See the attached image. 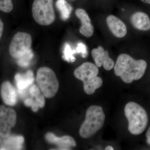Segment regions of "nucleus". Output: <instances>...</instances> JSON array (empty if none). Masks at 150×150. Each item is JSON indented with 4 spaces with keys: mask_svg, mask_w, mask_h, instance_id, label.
Masks as SVG:
<instances>
[{
    "mask_svg": "<svg viewBox=\"0 0 150 150\" xmlns=\"http://www.w3.org/2000/svg\"><path fill=\"white\" fill-rule=\"evenodd\" d=\"M45 137L46 140L49 143L57 145L59 149L69 150L71 147L76 146L74 139L69 136L59 137H56L53 133L49 132L46 134Z\"/></svg>",
    "mask_w": 150,
    "mask_h": 150,
    "instance_id": "obj_12",
    "label": "nucleus"
},
{
    "mask_svg": "<svg viewBox=\"0 0 150 150\" xmlns=\"http://www.w3.org/2000/svg\"><path fill=\"white\" fill-rule=\"evenodd\" d=\"M105 149V150H114V149H113V148L111 146H109L106 147Z\"/></svg>",
    "mask_w": 150,
    "mask_h": 150,
    "instance_id": "obj_24",
    "label": "nucleus"
},
{
    "mask_svg": "<svg viewBox=\"0 0 150 150\" xmlns=\"http://www.w3.org/2000/svg\"><path fill=\"white\" fill-rule=\"evenodd\" d=\"M108 28L114 36L118 38L124 37L127 33V27L121 19L115 16L109 15L106 18Z\"/></svg>",
    "mask_w": 150,
    "mask_h": 150,
    "instance_id": "obj_10",
    "label": "nucleus"
},
{
    "mask_svg": "<svg viewBox=\"0 0 150 150\" xmlns=\"http://www.w3.org/2000/svg\"><path fill=\"white\" fill-rule=\"evenodd\" d=\"M32 38L27 33L18 32L15 34L9 46V53L12 57L20 59L28 54L31 50Z\"/></svg>",
    "mask_w": 150,
    "mask_h": 150,
    "instance_id": "obj_7",
    "label": "nucleus"
},
{
    "mask_svg": "<svg viewBox=\"0 0 150 150\" xmlns=\"http://www.w3.org/2000/svg\"><path fill=\"white\" fill-rule=\"evenodd\" d=\"M76 52L78 53H81L83 54V56L84 57L86 54V48L85 45L83 43H80L78 44V47L77 48Z\"/></svg>",
    "mask_w": 150,
    "mask_h": 150,
    "instance_id": "obj_21",
    "label": "nucleus"
},
{
    "mask_svg": "<svg viewBox=\"0 0 150 150\" xmlns=\"http://www.w3.org/2000/svg\"><path fill=\"white\" fill-rule=\"evenodd\" d=\"M91 55L98 67L103 66L107 71L113 69L115 64L113 60L109 56L108 51H105L102 46L94 48L91 51Z\"/></svg>",
    "mask_w": 150,
    "mask_h": 150,
    "instance_id": "obj_9",
    "label": "nucleus"
},
{
    "mask_svg": "<svg viewBox=\"0 0 150 150\" xmlns=\"http://www.w3.org/2000/svg\"><path fill=\"white\" fill-rule=\"evenodd\" d=\"M3 30H4V23L0 18V39L2 35Z\"/></svg>",
    "mask_w": 150,
    "mask_h": 150,
    "instance_id": "obj_22",
    "label": "nucleus"
},
{
    "mask_svg": "<svg viewBox=\"0 0 150 150\" xmlns=\"http://www.w3.org/2000/svg\"><path fill=\"white\" fill-rule=\"evenodd\" d=\"M143 2L150 4V0H141Z\"/></svg>",
    "mask_w": 150,
    "mask_h": 150,
    "instance_id": "obj_25",
    "label": "nucleus"
},
{
    "mask_svg": "<svg viewBox=\"0 0 150 150\" xmlns=\"http://www.w3.org/2000/svg\"><path fill=\"white\" fill-rule=\"evenodd\" d=\"M36 81L44 96L54 97L59 90V82L55 72L51 68L41 67L38 70Z\"/></svg>",
    "mask_w": 150,
    "mask_h": 150,
    "instance_id": "obj_5",
    "label": "nucleus"
},
{
    "mask_svg": "<svg viewBox=\"0 0 150 150\" xmlns=\"http://www.w3.org/2000/svg\"><path fill=\"white\" fill-rule=\"evenodd\" d=\"M1 94L5 104L13 106L17 102V93L12 85L9 81L3 83L1 88Z\"/></svg>",
    "mask_w": 150,
    "mask_h": 150,
    "instance_id": "obj_13",
    "label": "nucleus"
},
{
    "mask_svg": "<svg viewBox=\"0 0 150 150\" xmlns=\"http://www.w3.org/2000/svg\"><path fill=\"white\" fill-rule=\"evenodd\" d=\"M33 17L40 25L47 26L56 19L53 0H34L32 7Z\"/></svg>",
    "mask_w": 150,
    "mask_h": 150,
    "instance_id": "obj_6",
    "label": "nucleus"
},
{
    "mask_svg": "<svg viewBox=\"0 0 150 150\" xmlns=\"http://www.w3.org/2000/svg\"><path fill=\"white\" fill-rule=\"evenodd\" d=\"M147 67L144 60H136L127 54H120L118 56L114 67L115 75L120 77L126 83L138 80L144 74Z\"/></svg>",
    "mask_w": 150,
    "mask_h": 150,
    "instance_id": "obj_1",
    "label": "nucleus"
},
{
    "mask_svg": "<svg viewBox=\"0 0 150 150\" xmlns=\"http://www.w3.org/2000/svg\"><path fill=\"white\" fill-rule=\"evenodd\" d=\"M131 23L134 28L139 30L146 31L150 29V19L147 14L137 12L131 16Z\"/></svg>",
    "mask_w": 150,
    "mask_h": 150,
    "instance_id": "obj_14",
    "label": "nucleus"
},
{
    "mask_svg": "<svg viewBox=\"0 0 150 150\" xmlns=\"http://www.w3.org/2000/svg\"><path fill=\"white\" fill-rule=\"evenodd\" d=\"M99 70L96 65L89 62H86L77 68L74 71V76L78 79L82 81L84 91L90 95L101 86L103 80L97 76Z\"/></svg>",
    "mask_w": 150,
    "mask_h": 150,
    "instance_id": "obj_2",
    "label": "nucleus"
},
{
    "mask_svg": "<svg viewBox=\"0 0 150 150\" xmlns=\"http://www.w3.org/2000/svg\"><path fill=\"white\" fill-rule=\"evenodd\" d=\"M13 9L11 0H0V10L4 12H10Z\"/></svg>",
    "mask_w": 150,
    "mask_h": 150,
    "instance_id": "obj_19",
    "label": "nucleus"
},
{
    "mask_svg": "<svg viewBox=\"0 0 150 150\" xmlns=\"http://www.w3.org/2000/svg\"><path fill=\"white\" fill-rule=\"evenodd\" d=\"M29 93L31 97L34 98L41 94L39 88L35 85H31L30 86L29 89Z\"/></svg>",
    "mask_w": 150,
    "mask_h": 150,
    "instance_id": "obj_20",
    "label": "nucleus"
},
{
    "mask_svg": "<svg viewBox=\"0 0 150 150\" xmlns=\"http://www.w3.org/2000/svg\"><path fill=\"white\" fill-rule=\"evenodd\" d=\"M56 6L60 12L63 20H67L70 17L72 7L66 0H57Z\"/></svg>",
    "mask_w": 150,
    "mask_h": 150,
    "instance_id": "obj_17",
    "label": "nucleus"
},
{
    "mask_svg": "<svg viewBox=\"0 0 150 150\" xmlns=\"http://www.w3.org/2000/svg\"><path fill=\"white\" fill-rule=\"evenodd\" d=\"M146 137L147 138V142L150 145V126L146 133Z\"/></svg>",
    "mask_w": 150,
    "mask_h": 150,
    "instance_id": "obj_23",
    "label": "nucleus"
},
{
    "mask_svg": "<svg viewBox=\"0 0 150 150\" xmlns=\"http://www.w3.org/2000/svg\"><path fill=\"white\" fill-rule=\"evenodd\" d=\"M105 120L103 109L99 105L90 106L86 112V118L79 130V134L83 139H88L102 128Z\"/></svg>",
    "mask_w": 150,
    "mask_h": 150,
    "instance_id": "obj_4",
    "label": "nucleus"
},
{
    "mask_svg": "<svg viewBox=\"0 0 150 150\" xmlns=\"http://www.w3.org/2000/svg\"><path fill=\"white\" fill-rule=\"evenodd\" d=\"M76 52V51H73L70 47L69 45L67 43L65 45L64 50V58L65 60L69 62H74L75 59L73 56L74 53Z\"/></svg>",
    "mask_w": 150,
    "mask_h": 150,
    "instance_id": "obj_18",
    "label": "nucleus"
},
{
    "mask_svg": "<svg viewBox=\"0 0 150 150\" xmlns=\"http://www.w3.org/2000/svg\"><path fill=\"white\" fill-rule=\"evenodd\" d=\"M16 120V112L13 109L0 105V137L5 139L10 136Z\"/></svg>",
    "mask_w": 150,
    "mask_h": 150,
    "instance_id": "obj_8",
    "label": "nucleus"
},
{
    "mask_svg": "<svg viewBox=\"0 0 150 150\" xmlns=\"http://www.w3.org/2000/svg\"><path fill=\"white\" fill-rule=\"evenodd\" d=\"M15 80L18 91L27 89L34 81L33 73L29 70L24 74L18 73L15 76Z\"/></svg>",
    "mask_w": 150,
    "mask_h": 150,
    "instance_id": "obj_15",
    "label": "nucleus"
},
{
    "mask_svg": "<svg viewBox=\"0 0 150 150\" xmlns=\"http://www.w3.org/2000/svg\"><path fill=\"white\" fill-rule=\"evenodd\" d=\"M124 112L129 123V132L134 135L142 134L146 128L149 121L145 109L136 103L130 102L125 106Z\"/></svg>",
    "mask_w": 150,
    "mask_h": 150,
    "instance_id": "obj_3",
    "label": "nucleus"
},
{
    "mask_svg": "<svg viewBox=\"0 0 150 150\" xmlns=\"http://www.w3.org/2000/svg\"><path fill=\"white\" fill-rule=\"evenodd\" d=\"M75 14L79 19L81 23L80 33L85 37H91L93 34L94 28L86 12L83 9L78 8L75 11Z\"/></svg>",
    "mask_w": 150,
    "mask_h": 150,
    "instance_id": "obj_11",
    "label": "nucleus"
},
{
    "mask_svg": "<svg viewBox=\"0 0 150 150\" xmlns=\"http://www.w3.org/2000/svg\"><path fill=\"white\" fill-rule=\"evenodd\" d=\"M0 150H21L24 143L21 136H11L5 138Z\"/></svg>",
    "mask_w": 150,
    "mask_h": 150,
    "instance_id": "obj_16",
    "label": "nucleus"
}]
</instances>
